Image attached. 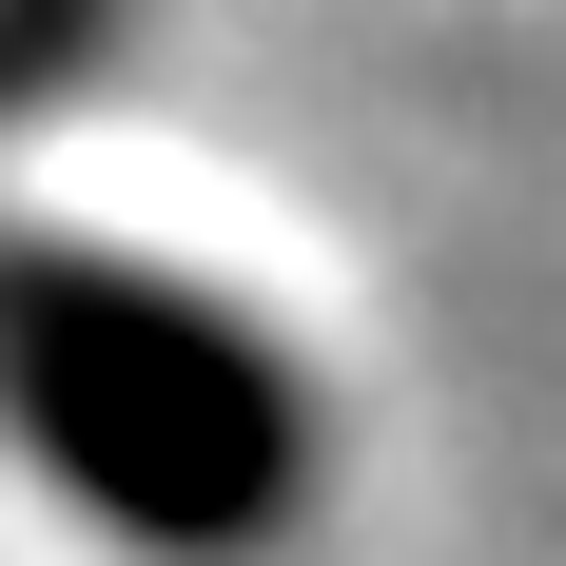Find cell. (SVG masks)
<instances>
[{"instance_id":"obj_1","label":"cell","mask_w":566,"mask_h":566,"mask_svg":"<svg viewBox=\"0 0 566 566\" xmlns=\"http://www.w3.org/2000/svg\"><path fill=\"white\" fill-rule=\"evenodd\" d=\"M0 430L137 547H254L293 509V371L98 254H0Z\"/></svg>"}]
</instances>
